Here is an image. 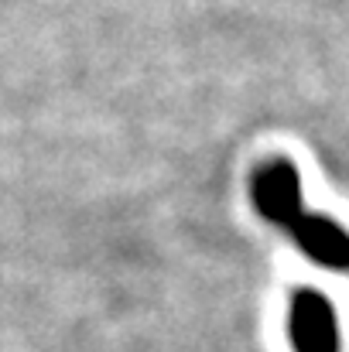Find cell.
<instances>
[{
	"mask_svg": "<svg viewBox=\"0 0 349 352\" xmlns=\"http://www.w3.org/2000/svg\"><path fill=\"white\" fill-rule=\"evenodd\" d=\"M253 202L264 219L291 226L302 216V182L288 161H267L253 175Z\"/></svg>",
	"mask_w": 349,
	"mask_h": 352,
	"instance_id": "1",
	"label": "cell"
},
{
	"mask_svg": "<svg viewBox=\"0 0 349 352\" xmlns=\"http://www.w3.org/2000/svg\"><path fill=\"white\" fill-rule=\"evenodd\" d=\"M291 342L295 352H339V329L329 298L319 291L295 294L291 305Z\"/></svg>",
	"mask_w": 349,
	"mask_h": 352,
	"instance_id": "2",
	"label": "cell"
},
{
	"mask_svg": "<svg viewBox=\"0 0 349 352\" xmlns=\"http://www.w3.org/2000/svg\"><path fill=\"white\" fill-rule=\"evenodd\" d=\"M295 243L302 246V253L329 270H349V233L332 223L329 216H298L291 226Z\"/></svg>",
	"mask_w": 349,
	"mask_h": 352,
	"instance_id": "3",
	"label": "cell"
}]
</instances>
